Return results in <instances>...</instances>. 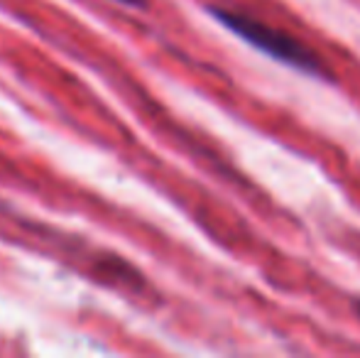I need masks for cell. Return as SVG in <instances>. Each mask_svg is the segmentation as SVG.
Masks as SVG:
<instances>
[{"instance_id": "3957f363", "label": "cell", "mask_w": 360, "mask_h": 358, "mask_svg": "<svg viewBox=\"0 0 360 358\" xmlns=\"http://www.w3.org/2000/svg\"><path fill=\"white\" fill-rule=\"evenodd\" d=\"M358 312H360V302H358Z\"/></svg>"}, {"instance_id": "6da1fadb", "label": "cell", "mask_w": 360, "mask_h": 358, "mask_svg": "<svg viewBox=\"0 0 360 358\" xmlns=\"http://www.w3.org/2000/svg\"><path fill=\"white\" fill-rule=\"evenodd\" d=\"M209 10L223 27L231 30L233 34L245 39L248 44L260 49L267 57L277 59V62L287 64V67L299 69L304 74H311V77H331L328 69L323 67L321 57L314 49H309L302 39L292 37L285 30H275L270 25L260 23V20L250 18V15L236 13V10H226V8H209Z\"/></svg>"}, {"instance_id": "7a4b0ae2", "label": "cell", "mask_w": 360, "mask_h": 358, "mask_svg": "<svg viewBox=\"0 0 360 358\" xmlns=\"http://www.w3.org/2000/svg\"><path fill=\"white\" fill-rule=\"evenodd\" d=\"M115 3L120 5H128V8H145L147 0H115Z\"/></svg>"}]
</instances>
